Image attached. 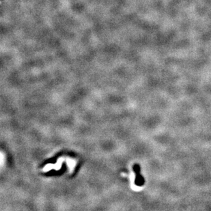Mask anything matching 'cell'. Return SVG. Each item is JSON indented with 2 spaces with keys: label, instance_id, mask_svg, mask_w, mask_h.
Returning a JSON list of instances; mask_svg holds the SVG:
<instances>
[{
  "label": "cell",
  "instance_id": "obj_1",
  "mask_svg": "<svg viewBox=\"0 0 211 211\" xmlns=\"http://www.w3.org/2000/svg\"><path fill=\"white\" fill-rule=\"evenodd\" d=\"M134 169L135 173H136V185L138 186H142L144 184V178L141 176L140 172V167L138 165H135L134 167Z\"/></svg>",
  "mask_w": 211,
  "mask_h": 211
}]
</instances>
